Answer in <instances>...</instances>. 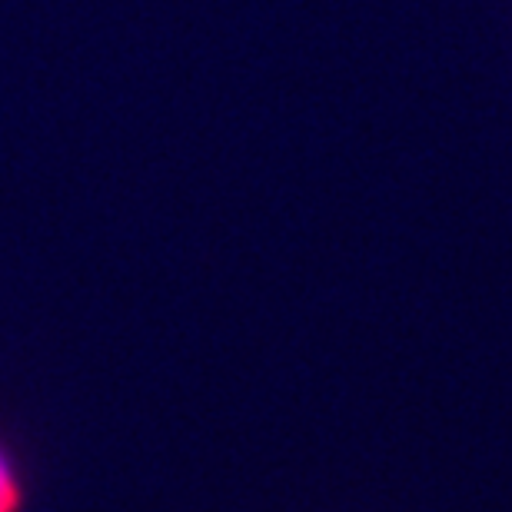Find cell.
<instances>
[{
	"label": "cell",
	"instance_id": "1",
	"mask_svg": "<svg viewBox=\"0 0 512 512\" xmlns=\"http://www.w3.org/2000/svg\"><path fill=\"white\" fill-rule=\"evenodd\" d=\"M0 503H7L10 509L17 506V489H14V479H10V469L4 459H0Z\"/></svg>",
	"mask_w": 512,
	"mask_h": 512
},
{
	"label": "cell",
	"instance_id": "2",
	"mask_svg": "<svg viewBox=\"0 0 512 512\" xmlns=\"http://www.w3.org/2000/svg\"><path fill=\"white\" fill-rule=\"evenodd\" d=\"M0 512H14V509H10L7 503H0Z\"/></svg>",
	"mask_w": 512,
	"mask_h": 512
}]
</instances>
